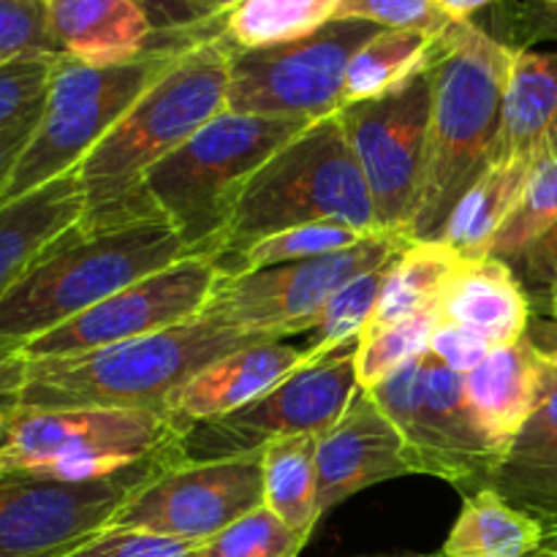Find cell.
<instances>
[{
  "label": "cell",
  "instance_id": "1",
  "mask_svg": "<svg viewBox=\"0 0 557 557\" xmlns=\"http://www.w3.org/2000/svg\"><path fill=\"white\" fill-rule=\"evenodd\" d=\"M511 58V44L498 41L471 20L451 22L435 41L428 63L433 109L411 223L413 243L441 239L457 201L493 161Z\"/></svg>",
  "mask_w": 557,
  "mask_h": 557
},
{
  "label": "cell",
  "instance_id": "2",
  "mask_svg": "<svg viewBox=\"0 0 557 557\" xmlns=\"http://www.w3.org/2000/svg\"><path fill=\"white\" fill-rule=\"evenodd\" d=\"M270 341L277 337L234 330L207 315H196L185 324L98 351L27 359L16 408H117L156 413L169 422L174 395L196 373L226 354Z\"/></svg>",
  "mask_w": 557,
  "mask_h": 557
},
{
  "label": "cell",
  "instance_id": "3",
  "mask_svg": "<svg viewBox=\"0 0 557 557\" xmlns=\"http://www.w3.org/2000/svg\"><path fill=\"white\" fill-rule=\"evenodd\" d=\"M190 256L177 228L161 215L107 226L76 223L0 299V346L22 351L120 288Z\"/></svg>",
  "mask_w": 557,
  "mask_h": 557
},
{
  "label": "cell",
  "instance_id": "4",
  "mask_svg": "<svg viewBox=\"0 0 557 557\" xmlns=\"http://www.w3.org/2000/svg\"><path fill=\"white\" fill-rule=\"evenodd\" d=\"M232 49L223 33L185 49L79 163L82 226L134 218L131 207L147 172L226 109Z\"/></svg>",
  "mask_w": 557,
  "mask_h": 557
},
{
  "label": "cell",
  "instance_id": "5",
  "mask_svg": "<svg viewBox=\"0 0 557 557\" xmlns=\"http://www.w3.org/2000/svg\"><path fill=\"white\" fill-rule=\"evenodd\" d=\"M308 125L223 109L147 172L131 215H161L177 228L190 253L215 256L245 185Z\"/></svg>",
  "mask_w": 557,
  "mask_h": 557
},
{
  "label": "cell",
  "instance_id": "6",
  "mask_svg": "<svg viewBox=\"0 0 557 557\" xmlns=\"http://www.w3.org/2000/svg\"><path fill=\"white\" fill-rule=\"evenodd\" d=\"M308 223H341L379 234L370 188L341 112L299 131L253 174L212 259Z\"/></svg>",
  "mask_w": 557,
  "mask_h": 557
},
{
  "label": "cell",
  "instance_id": "7",
  "mask_svg": "<svg viewBox=\"0 0 557 557\" xmlns=\"http://www.w3.org/2000/svg\"><path fill=\"white\" fill-rule=\"evenodd\" d=\"M194 44L199 41L163 44L120 65H87L60 54L36 131L0 190V207L76 172L98 141Z\"/></svg>",
  "mask_w": 557,
  "mask_h": 557
},
{
  "label": "cell",
  "instance_id": "8",
  "mask_svg": "<svg viewBox=\"0 0 557 557\" xmlns=\"http://www.w3.org/2000/svg\"><path fill=\"white\" fill-rule=\"evenodd\" d=\"M172 449L103 479H58L25 468L0 473V557H65L112 525L131 495L163 468Z\"/></svg>",
  "mask_w": 557,
  "mask_h": 557
},
{
  "label": "cell",
  "instance_id": "9",
  "mask_svg": "<svg viewBox=\"0 0 557 557\" xmlns=\"http://www.w3.org/2000/svg\"><path fill=\"white\" fill-rule=\"evenodd\" d=\"M381 30L364 20H332L297 41L232 49L226 109L305 123L337 114L346 107L348 63Z\"/></svg>",
  "mask_w": 557,
  "mask_h": 557
},
{
  "label": "cell",
  "instance_id": "10",
  "mask_svg": "<svg viewBox=\"0 0 557 557\" xmlns=\"http://www.w3.org/2000/svg\"><path fill=\"white\" fill-rule=\"evenodd\" d=\"M357 343L321 359H308L297 373L259 400L194 424L174 444L177 462H212L264 451L292 435H324L357 395Z\"/></svg>",
  "mask_w": 557,
  "mask_h": 557
},
{
  "label": "cell",
  "instance_id": "11",
  "mask_svg": "<svg viewBox=\"0 0 557 557\" xmlns=\"http://www.w3.org/2000/svg\"><path fill=\"white\" fill-rule=\"evenodd\" d=\"M177 430L163 417L117 408H14L11 468L58 479H103L139 466L177 444Z\"/></svg>",
  "mask_w": 557,
  "mask_h": 557
},
{
  "label": "cell",
  "instance_id": "12",
  "mask_svg": "<svg viewBox=\"0 0 557 557\" xmlns=\"http://www.w3.org/2000/svg\"><path fill=\"white\" fill-rule=\"evenodd\" d=\"M411 243L413 239L403 234L381 232L354 248L321 259L267 267L248 275H218L201 315L277 341L310 332L337 288L403 253Z\"/></svg>",
  "mask_w": 557,
  "mask_h": 557
},
{
  "label": "cell",
  "instance_id": "13",
  "mask_svg": "<svg viewBox=\"0 0 557 557\" xmlns=\"http://www.w3.org/2000/svg\"><path fill=\"white\" fill-rule=\"evenodd\" d=\"M433 85L428 69L389 96L341 109L351 150L370 188L375 228L411 237L428 158Z\"/></svg>",
  "mask_w": 557,
  "mask_h": 557
},
{
  "label": "cell",
  "instance_id": "14",
  "mask_svg": "<svg viewBox=\"0 0 557 557\" xmlns=\"http://www.w3.org/2000/svg\"><path fill=\"white\" fill-rule=\"evenodd\" d=\"M264 504L261 451L212 462H174L141 484L112 525L201 544Z\"/></svg>",
  "mask_w": 557,
  "mask_h": 557
},
{
  "label": "cell",
  "instance_id": "15",
  "mask_svg": "<svg viewBox=\"0 0 557 557\" xmlns=\"http://www.w3.org/2000/svg\"><path fill=\"white\" fill-rule=\"evenodd\" d=\"M218 281L212 256H190L147 275L22 348L25 359L74 357L163 332L205 313Z\"/></svg>",
  "mask_w": 557,
  "mask_h": 557
},
{
  "label": "cell",
  "instance_id": "16",
  "mask_svg": "<svg viewBox=\"0 0 557 557\" xmlns=\"http://www.w3.org/2000/svg\"><path fill=\"white\" fill-rule=\"evenodd\" d=\"M411 473L449 482L462 495L487 487L500 451L479 428L466 395V379L424 351L422 411L406 435Z\"/></svg>",
  "mask_w": 557,
  "mask_h": 557
},
{
  "label": "cell",
  "instance_id": "17",
  "mask_svg": "<svg viewBox=\"0 0 557 557\" xmlns=\"http://www.w3.org/2000/svg\"><path fill=\"white\" fill-rule=\"evenodd\" d=\"M408 473L411 466L403 435L381 413L370 392L359 386L346 413L319 435V520L359 490Z\"/></svg>",
  "mask_w": 557,
  "mask_h": 557
},
{
  "label": "cell",
  "instance_id": "18",
  "mask_svg": "<svg viewBox=\"0 0 557 557\" xmlns=\"http://www.w3.org/2000/svg\"><path fill=\"white\" fill-rule=\"evenodd\" d=\"M462 379L479 428L504 455L555 386L557 351L525 335L511 346L493 348Z\"/></svg>",
  "mask_w": 557,
  "mask_h": 557
},
{
  "label": "cell",
  "instance_id": "19",
  "mask_svg": "<svg viewBox=\"0 0 557 557\" xmlns=\"http://www.w3.org/2000/svg\"><path fill=\"white\" fill-rule=\"evenodd\" d=\"M305 362H308L305 348L286 346L283 341L259 343L226 354L207 364L174 395L169 406V424L177 430V435H183L194 424L237 411L275 389Z\"/></svg>",
  "mask_w": 557,
  "mask_h": 557
},
{
  "label": "cell",
  "instance_id": "20",
  "mask_svg": "<svg viewBox=\"0 0 557 557\" xmlns=\"http://www.w3.org/2000/svg\"><path fill=\"white\" fill-rule=\"evenodd\" d=\"M47 9L58 52L87 65H120L163 44L205 41L158 36L131 0H47Z\"/></svg>",
  "mask_w": 557,
  "mask_h": 557
},
{
  "label": "cell",
  "instance_id": "21",
  "mask_svg": "<svg viewBox=\"0 0 557 557\" xmlns=\"http://www.w3.org/2000/svg\"><path fill=\"white\" fill-rule=\"evenodd\" d=\"M444 324L462 326L487 341L490 348H504L528 335L533 321L531 299L511 264L493 259H462L441 294Z\"/></svg>",
  "mask_w": 557,
  "mask_h": 557
},
{
  "label": "cell",
  "instance_id": "22",
  "mask_svg": "<svg viewBox=\"0 0 557 557\" xmlns=\"http://www.w3.org/2000/svg\"><path fill=\"white\" fill-rule=\"evenodd\" d=\"M82 218L85 190L76 172L0 207V299Z\"/></svg>",
  "mask_w": 557,
  "mask_h": 557
},
{
  "label": "cell",
  "instance_id": "23",
  "mask_svg": "<svg viewBox=\"0 0 557 557\" xmlns=\"http://www.w3.org/2000/svg\"><path fill=\"white\" fill-rule=\"evenodd\" d=\"M487 487L547 533L557 531V381L495 462Z\"/></svg>",
  "mask_w": 557,
  "mask_h": 557
},
{
  "label": "cell",
  "instance_id": "24",
  "mask_svg": "<svg viewBox=\"0 0 557 557\" xmlns=\"http://www.w3.org/2000/svg\"><path fill=\"white\" fill-rule=\"evenodd\" d=\"M557 128V52L515 47L493 161H533Z\"/></svg>",
  "mask_w": 557,
  "mask_h": 557
},
{
  "label": "cell",
  "instance_id": "25",
  "mask_svg": "<svg viewBox=\"0 0 557 557\" xmlns=\"http://www.w3.org/2000/svg\"><path fill=\"white\" fill-rule=\"evenodd\" d=\"M531 166L533 161H490L457 201L441 243L449 245L460 259H487L495 237L520 205Z\"/></svg>",
  "mask_w": 557,
  "mask_h": 557
},
{
  "label": "cell",
  "instance_id": "26",
  "mask_svg": "<svg viewBox=\"0 0 557 557\" xmlns=\"http://www.w3.org/2000/svg\"><path fill=\"white\" fill-rule=\"evenodd\" d=\"M544 539L542 522L482 487L462 498L460 517L438 557H536Z\"/></svg>",
  "mask_w": 557,
  "mask_h": 557
},
{
  "label": "cell",
  "instance_id": "27",
  "mask_svg": "<svg viewBox=\"0 0 557 557\" xmlns=\"http://www.w3.org/2000/svg\"><path fill=\"white\" fill-rule=\"evenodd\" d=\"M460 261V256L441 239L408 245L392 264L373 319L368 321L362 335L384 330V326L422 313V310L438 308L441 294H444L446 283H449L451 272L457 270Z\"/></svg>",
  "mask_w": 557,
  "mask_h": 557
},
{
  "label": "cell",
  "instance_id": "28",
  "mask_svg": "<svg viewBox=\"0 0 557 557\" xmlns=\"http://www.w3.org/2000/svg\"><path fill=\"white\" fill-rule=\"evenodd\" d=\"M264 506L275 511L302 539L319 525V435H292L272 441L261 451Z\"/></svg>",
  "mask_w": 557,
  "mask_h": 557
},
{
  "label": "cell",
  "instance_id": "29",
  "mask_svg": "<svg viewBox=\"0 0 557 557\" xmlns=\"http://www.w3.org/2000/svg\"><path fill=\"white\" fill-rule=\"evenodd\" d=\"M438 38L419 30H392V27L375 33L348 63L346 87H343L346 107L400 90L406 82L428 69Z\"/></svg>",
  "mask_w": 557,
  "mask_h": 557
},
{
  "label": "cell",
  "instance_id": "30",
  "mask_svg": "<svg viewBox=\"0 0 557 557\" xmlns=\"http://www.w3.org/2000/svg\"><path fill=\"white\" fill-rule=\"evenodd\" d=\"M341 9V0H243L226 16L223 36L234 49H259L310 36Z\"/></svg>",
  "mask_w": 557,
  "mask_h": 557
},
{
  "label": "cell",
  "instance_id": "31",
  "mask_svg": "<svg viewBox=\"0 0 557 557\" xmlns=\"http://www.w3.org/2000/svg\"><path fill=\"white\" fill-rule=\"evenodd\" d=\"M368 237H373V234L357 232V228L341 226V223H308V226L286 228V232L261 237L245 248L232 250V253L218 256L215 267L218 275H248V272L267 270V267L341 253V250L364 243Z\"/></svg>",
  "mask_w": 557,
  "mask_h": 557
},
{
  "label": "cell",
  "instance_id": "32",
  "mask_svg": "<svg viewBox=\"0 0 557 557\" xmlns=\"http://www.w3.org/2000/svg\"><path fill=\"white\" fill-rule=\"evenodd\" d=\"M557 221V128L533 158L520 205L495 237L490 256L511 261Z\"/></svg>",
  "mask_w": 557,
  "mask_h": 557
},
{
  "label": "cell",
  "instance_id": "33",
  "mask_svg": "<svg viewBox=\"0 0 557 557\" xmlns=\"http://www.w3.org/2000/svg\"><path fill=\"white\" fill-rule=\"evenodd\" d=\"M397 256L386 259L384 264L373 267V270L362 272V275H357L354 281H348L346 286L332 294V299L324 305L321 315L315 319L313 330H310L313 337H310L308 348H305L308 359H321L326 354L343 348L346 343L359 341L368 321L373 319L381 288H384L386 275H389Z\"/></svg>",
  "mask_w": 557,
  "mask_h": 557
},
{
  "label": "cell",
  "instance_id": "34",
  "mask_svg": "<svg viewBox=\"0 0 557 557\" xmlns=\"http://www.w3.org/2000/svg\"><path fill=\"white\" fill-rule=\"evenodd\" d=\"M444 324L438 308L395 321L379 332L362 335L357 343V381L362 389H373L379 381L395 373L430 348L435 330Z\"/></svg>",
  "mask_w": 557,
  "mask_h": 557
},
{
  "label": "cell",
  "instance_id": "35",
  "mask_svg": "<svg viewBox=\"0 0 557 557\" xmlns=\"http://www.w3.org/2000/svg\"><path fill=\"white\" fill-rule=\"evenodd\" d=\"M305 544L308 539L261 504L212 539L196 544L190 557H299Z\"/></svg>",
  "mask_w": 557,
  "mask_h": 557
},
{
  "label": "cell",
  "instance_id": "36",
  "mask_svg": "<svg viewBox=\"0 0 557 557\" xmlns=\"http://www.w3.org/2000/svg\"><path fill=\"white\" fill-rule=\"evenodd\" d=\"M58 54L47 0H0V63Z\"/></svg>",
  "mask_w": 557,
  "mask_h": 557
},
{
  "label": "cell",
  "instance_id": "37",
  "mask_svg": "<svg viewBox=\"0 0 557 557\" xmlns=\"http://www.w3.org/2000/svg\"><path fill=\"white\" fill-rule=\"evenodd\" d=\"M58 58H22L0 63V134L41 112Z\"/></svg>",
  "mask_w": 557,
  "mask_h": 557
},
{
  "label": "cell",
  "instance_id": "38",
  "mask_svg": "<svg viewBox=\"0 0 557 557\" xmlns=\"http://www.w3.org/2000/svg\"><path fill=\"white\" fill-rule=\"evenodd\" d=\"M335 20H364L392 30H419L444 36L451 20L435 0H341Z\"/></svg>",
  "mask_w": 557,
  "mask_h": 557
},
{
  "label": "cell",
  "instance_id": "39",
  "mask_svg": "<svg viewBox=\"0 0 557 557\" xmlns=\"http://www.w3.org/2000/svg\"><path fill=\"white\" fill-rule=\"evenodd\" d=\"M163 38H210L223 33L226 16L210 0H131Z\"/></svg>",
  "mask_w": 557,
  "mask_h": 557
},
{
  "label": "cell",
  "instance_id": "40",
  "mask_svg": "<svg viewBox=\"0 0 557 557\" xmlns=\"http://www.w3.org/2000/svg\"><path fill=\"white\" fill-rule=\"evenodd\" d=\"M506 264H511L515 275L520 277L533 315L547 319L557 305V221Z\"/></svg>",
  "mask_w": 557,
  "mask_h": 557
},
{
  "label": "cell",
  "instance_id": "41",
  "mask_svg": "<svg viewBox=\"0 0 557 557\" xmlns=\"http://www.w3.org/2000/svg\"><path fill=\"white\" fill-rule=\"evenodd\" d=\"M194 544L177 539L158 536V533L136 531V528L109 525L92 539H87L79 549L65 557H190Z\"/></svg>",
  "mask_w": 557,
  "mask_h": 557
},
{
  "label": "cell",
  "instance_id": "42",
  "mask_svg": "<svg viewBox=\"0 0 557 557\" xmlns=\"http://www.w3.org/2000/svg\"><path fill=\"white\" fill-rule=\"evenodd\" d=\"M430 354H433L438 362H444L446 368H451L455 373L466 375L487 357L493 348L487 346L484 337H479L476 332L462 330V326H451V324H441L435 330L433 341H430Z\"/></svg>",
  "mask_w": 557,
  "mask_h": 557
},
{
  "label": "cell",
  "instance_id": "43",
  "mask_svg": "<svg viewBox=\"0 0 557 557\" xmlns=\"http://www.w3.org/2000/svg\"><path fill=\"white\" fill-rule=\"evenodd\" d=\"M41 112H44V109H41ZM41 112H38L36 117L22 120V123H16L14 128H9V131H3V134H0V190H3L5 183H9L11 172H14V166H16V161H20L22 150H25L27 141H30V136H33V131H36Z\"/></svg>",
  "mask_w": 557,
  "mask_h": 557
},
{
  "label": "cell",
  "instance_id": "44",
  "mask_svg": "<svg viewBox=\"0 0 557 557\" xmlns=\"http://www.w3.org/2000/svg\"><path fill=\"white\" fill-rule=\"evenodd\" d=\"M25 373L27 359L22 357V351L0 346V408H16Z\"/></svg>",
  "mask_w": 557,
  "mask_h": 557
},
{
  "label": "cell",
  "instance_id": "45",
  "mask_svg": "<svg viewBox=\"0 0 557 557\" xmlns=\"http://www.w3.org/2000/svg\"><path fill=\"white\" fill-rule=\"evenodd\" d=\"M520 16L522 30H525V47L533 41H557V3H531L522 9Z\"/></svg>",
  "mask_w": 557,
  "mask_h": 557
},
{
  "label": "cell",
  "instance_id": "46",
  "mask_svg": "<svg viewBox=\"0 0 557 557\" xmlns=\"http://www.w3.org/2000/svg\"><path fill=\"white\" fill-rule=\"evenodd\" d=\"M438 9L449 16L451 22H468L476 11L487 9V5L500 3V0H435ZM531 3H542V5H555L557 0H531Z\"/></svg>",
  "mask_w": 557,
  "mask_h": 557
},
{
  "label": "cell",
  "instance_id": "47",
  "mask_svg": "<svg viewBox=\"0 0 557 557\" xmlns=\"http://www.w3.org/2000/svg\"><path fill=\"white\" fill-rule=\"evenodd\" d=\"M528 335H531L536 343H542L544 348H553V351H557V321L536 319V315H533Z\"/></svg>",
  "mask_w": 557,
  "mask_h": 557
},
{
  "label": "cell",
  "instance_id": "48",
  "mask_svg": "<svg viewBox=\"0 0 557 557\" xmlns=\"http://www.w3.org/2000/svg\"><path fill=\"white\" fill-rule=\"evenodd\" d=\"M11 424H14V408H0V451H9Z\"/></svg>",
  "mask_w": 557,
  "mask_h": 557
},
{
  "label": "cell",
  "instance_id": "49",
  "mask_svg": "<svg viewBox=\"0 0 557 557\" xmlns=\"http://www.w3.org/2000/svg\"><path fill=\"white\" fill-rule=\"evenodd\" d=\"M536 557H557V531L547 533V539H544L542 553H539Z\"/></svg>",
  "mask_w": 557,
  "mask_h": 557
},
{
  "label": "cell",
  "instance_id": "50",
  "mask_svg": "<svg viewBox=\"0 0 557 557\" xmlns=\"http://www.w3.org/2000/svg\"><path fill=\"white\" fill-rule=\"evenodd\" d=\"M210 3L215 5V9H218V14L228 16V14H232L234 9H237L239 3H243V0H210Z\"/></svg>",
  "mask_w": 557,
  "mask_h": 557
},
{
  "label": "cell",
  "instance_id": "51",
  "mask_svg": "<svg viewBox=\"0 0 557 557\" xmlns=\"http://www.w3.org/2000/svg\"><path fill=\"white\" fill-rule=\"evenodd\" d=\"M11 468V462H9V455H5V451H0V473L3 471H9Z\"/></svg>",
  "mask_w": 557,
  "mask_h": 557
},
{
  "label": "cell",
  "instance_id": "52",
  "mask_svg": "<svg viewBox=\"0 0 557 557\" xmlns=\"http://www.w3.org/2000/svg\"><path fill=\"white\" fill-rule=\"evenodd\" d=\"M359 557H438V555H359Z\"/></svg>",
  "mask_w": 557,
  "mask_h": 557
},
{
  "label": "cell",
  "instance_id": "53",
  "mask_svg": "<svg viewBox=\"0 0 557 557\" xmlns=\"http://www.w3.org/2000/svg\"><path fill=\"white\" fill-rule=\"evenodd\" d=\"M536 319H539V315H536ZM547 319H549V321H557V305H555V308H553V313L547 315Z\"/></svg>",
  "mask_w": 557,
  "mask_h": 557
}]
</instances>
